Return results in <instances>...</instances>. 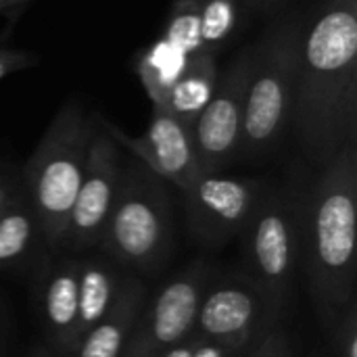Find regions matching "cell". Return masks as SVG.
Returning a JSON list of instances; mask_svg holds the SVG:
<instances>
[{
    "label": "cell",
    "instance_id": "cell-30",
    "mask_svg": "<svg viewBox=\"0 0 357 357\" xmlns=\"http://www.w3.org/2000/svg\"><path fill=\"white\" fill-rule=\"evenodd\" d=\"M15 4H19V0H0V10L8 8V6H15Z\"/></svg>",
    "mask_w": 357,
    "mask_h": 357
},
{
    "label": "cell",
    "instance_id": "cell-17",
    "mask_svg": "<svg viewBox=\"0 0 357 357\" xmlns=\"http://www.w3.org/2000/svg\"><path fill=\"white\" fill-rule=\"evenodd\" d=\"M38 243H44L40 220L23 190L0 213V270L21 264Z\"/></svg>",
    "mask_w": 357,
    "mask_h": 357
},
{
    "label": "cell",
    "instance_id": "cell-8",
    "mask_svg": "<svg viewBox=\"0 0 357 357\" xmlns=\"http://www.w3.org/2000/svg\"><path fill=\"white\" fill-rule=\"evenodd\" d=\"M268 182L257 178L201 172L180 190L188 232L207 249H220L238 238L255 211Z\"/></svg>",
    "mask_w": 357,
    "mask_h": 357
},
{
    "label": "cell",
    "instance_id": "cell-18",
    "mask_svg": "<svg viewBox=\"0 0 357 357\" xmlns=\"http://www.w3.org/2000/svg\"><path fill=\"white\" fill-rule=\"evenodd\" d=\"M188 54L176 48L165 36L153 42L138 61V77L153 105H161L172 84L180 77L188 63Z\"/></svg>",
    "mask_w": 357,
    "mask_h": 357
},
{
    "label": "cell",
    "instance_id": "cell-5",
    "mask_svg": "<svg viewBox=\"0 0 357 357\" xmlns=\"http://www.w3.org/2000/svg\"><path fill=\"white\" fill-rule=\"evenodd\" d=\"M96 251L130 274H155L169 261L174 251L169 184L134 157L121 167L117 195Z\"/></svg>",
    "mask_w": 357,
    "mask_h": 357
},
{
    "label": "cell",
    "instance_id": "cell-2",
    "mask_svg": "<svg viewBox=\"0 0 357 357\" xmlns=\"http://www.w3.org/2000/svg\"><path fill=\"white\" fill-rule=\"evenodd\" d=\"M356 241L357 140H351L303 192L299 272L326 335L357 297Z\"/></svg>",
    "mask_w": 357,
    "mask_h": 357
},
{
    "label": "cell",
    "instance_id": "cell-23",
    "mask_svg": "<svg viewBox=\"0 0 357 357\" xmlns=\"http://www.w3.org/2000/svg\"><path fill=\"white\" fill-rule=\"evenodd\" d=\"M38 65V56L31 52H23V50H0V79L21 71V69H29Z\"/></svg>",
    "mask_w": 357,
    "mask_h": 357
},
{
    "label": "cell",
    "instance_id": "cell-15",
    "mask_svg": "<svg viewBox=\"0 0 357 357\" xmlns=\"http://www.w3.org/2000/svg\"><path fill=\"white\" fill-rule=\"evenodd\" d=\"M130 276L111 257L96 253H79V274H77V328L75 337L98 324L119 299V293ZM75 341V343H77Z\"/></svg>",
    "mask_w": 357,
    "mask_h": 357
},
{
    "label": "cell",
    "instance_id": "cell-9",
    "mask_svg": "<svg viewBox=\"0 0 357 357\" xmlns=\"http://www.w3.org/2000/svg\"><path fill=\"white\" fill-rule=\"evenodd\" d=\"M251 67L253 46H247L236 54L226 71L218 75L209 102L190 128L201 172L218 174L241 159L243 115Z\"/></svg>",
    "mask_w": 357,
    "mask_h": 357
},
{
    "label": "cell",
    "instance_id": "cell-27",
    "mask_svg": "<svg viewBox=\"0 0 357 357\" xmlns=\"http://www.w3.org/2000/svg\"><path fill=\"white\" fill-rule=\"evenodd\" d=\"M192 349H195V335L180 341L178 345H174L169 351H165L161 357H192Z\"/></svg>",
    "mask_w": 357,
    "mask_h": 357
},
{
    "label": "cell",
    "instance_id": "cell-1",
    "mask_svg": "<svg viewBox=\"0 0 357 357\" xmlns=\"http://www.w3.org/2000/svg\"><path fill=\"white\" fill-rule=\"evenodd\" d=\"M291 128L318 169L357 140V0H318L303 19Z\"/></svg>",
    "mask_w": 357,
    "mask_h": 357
},
{
    "label": "cell",
    "instance_id": "cell-25",
    "mask_svg": "<svg viewBox=\"0 0 357 357\" xmlns=\"http://www.w3.org/2000/svg\"><path fill=\"white\" fill-rule=\"evenodd\" d=\"M245 351L215 343V341H207L201 337H195V349H192V357H243Z\"/></svg>",
    "mask_w": 357,
    "mask_h": 357
},
{
    "label": "cell",
    "instance_id": "cell-29",
    "mask_svg": "<svg viewBox=\"0 0 357 357\" xmlns=\"http://www.w3.org/2000/svg\"><path fill=\"white\" fill-rule=\"evenodd\" d=\"M29 357H56V356L52 354V349H50L48 345H42V347H36Z\"/></svg>",
    "mask_w": 357,
    "mask_h": 357
},
{
    "label": "cell",
    "instance_id": "cell-31",
    "mask_svg": "<svg viewBox=\"0 0 357 357\" xmlns=\"http://www.w3.org/2000/svg\"><path fill=\"white\" fill-rule=\"evenodd\" d=\"M21 2H25V0H19V4H21Z\"/></svg>",
    "mask_w": 357,
    "mask_h": 357
},
{
    "label": "cell",
    "instance_id": "cell-26",
    "mask_svg": "<svg viewBox=\"0 0 357 357\" xmlns=\"http://www.w3.org/2000/svg\"><path fill=\"white\" fill-rule=\"evenodd\" d=\"M25 190L23 180L13 174H0V213Z\"/></svg>",
    "mask_w": 357,
    "mask_h": 357
},
{
    "label": "cell",
    "instance_id": "cell-11",
    "mask_svg": "<svg viewBox=\"0 0 357 357\" xmlns=\"http://www.w3.org/2000/svg\"><path fill=\"white\" fill-rule=\"evenodd\" d=\"M268 328V310L255 287L241 272L215 270L199 301L192 335L247 351Z\"/></svg>",
    "mask_w": 357,
    "mask_h": 357
},
{
    "label": "cell",
    "instance_id": "cell-19",
    "mask_svg": "<svg viewBox=\"0 0 357 357\" xmlns=\"http://www.w3.org/2000/svg\"><path fill=\"white\" fill-rule=\"evenodd\" d=\"M199 19L203 50L218 54L238 25V0H199Z\"/></svg>",
    "mask_w": 357,
    "mask_h": 357
},
{
    "label": "cell",
    "instance_id": "cell-12",
    "mask_svg": "<svg viewBox=\"0 0 357 357\" xmlns=\"http://www.w3.org/2000/svg\"><path fill=\"white\" fill-rule=\"evenodd\" d=\"M96 121L119 146L169 186L182 190L201 174L190 128L163 107L153 105L151 123L142 136H130L100 115H96Z\"/></svg>",
    "mask_w": 357,
    "mask_h": 357
},
{
    "label": "cell",
    "instance_id": "cell-16",
    "mask_svg": "<svg viewBox=\"0 0 357 357\" xmlns=\"http://www.w3.org/2000/svg\"><path fill=\"white\" fill-rule=\"evenodd\" d=\"M218 59L213 52L199 50L195 52L180 77L172 84L161 105L167 113L180 119L186 128H192L195 119L201 115L205 105L209 102L215 82H218Z\"/></svg>",
    "mask_w": 357,
    "mask_h": 357
},
{
    "label": "cell",
    "instance_id": "cell-21",
    "mask_svg": "<svg viewBox=\"0 0 357 357\" xmlns=\"http://www.w3.org/2000/svg\"><path fill=\"white\" fill-rule=\"evenodd\" d=\"M328 339L333 357H357V297L337 318Z\"/></svg>",
    "mask_w": 357,
    "mask_h": 357
},
{
    "label": "cell",
    "instance_id": "cell-6",
    "mask_svg": "<svg viewBox=\"0 0 357 357\" xmlns=\"http://www.w3.org/2000/svg\"><path fill=\"white\" fill-rule=\"evenodd\" d=\"M303 17H278L253 44V67L243 115L241 159L272 155L293 119Z\"/></svg>",
    "mask_w": 357,
    "mask_h": 357
},
{
    "label": "cell",
    "instance_id": "cell-24",
    "mask_svg": "<svg viewBox=\"0 0 357 357\" xmlns=\"http://www.w3.org/2000/svg\"><path fill=\"white\" fill-rule=\"evenodd\" d=\"M291 0H241V10L247 17H274L287 8Z\"/></svg>",
    "mask_w": 357,
    "mask_h": 357
},
{
    "label": "cell",
    "instance_id": "cell-4",
    "mask_svg": "<svg viewBox=\"0 0 357 357\" xmlns=\"http://www.w3.org/2000/svg\"><path fill=\"white\" fill-rule=\"evenodd\" d=\"M96 128V117L88 115L75 98H69L56 111L23 167L21 180L40 220L44 243L56 251L65 238Z\"/></svg>",
    "mask_w": 357,
    "mask_h": 357
},
{
    "label": "cell",
    "instance_id": "cell-10",
    "mask_svg": "<svg viewBox=\"0 0 357 357\" xmlns=\"http://www.w3.org/2000/svg\"><path fill=\"white\" fill-rule=\"evenodd\" d=\"M121 167V146L98 126L88 149L86 169L67 220L61 249L75 255L96 249L117 195Z\"/></svg>",
    "mask_w": 357,
    "mask_h": 357
},
{
    "label": "cell",
    "instance_id": "cell-14",
    "mask_svg": "<svg viewBox=\"0 0 357 357\" xmlns=\"http://www.w3.org/2000/svg\"><path fill=\"white\" fill-rule=\"evenodd\" d=\"M146 299L149 289L138 274H130L113 310L79 337L69 357H121Z\"/></svg>",
    "mask_w": 357,
    "mask_h": 357
},
{
    "label": "cell",
    "instance_id": "cell-28",
    "mask_svg": "<svg viewBox=\"0 0 357 357\" xmlns=\"http://www.w3.org/2000/svg\"><path fill=\"white\" fill-rule=\"evenodd\" d=\"M8 335H10L8 314H6V307L0 303V357H2L4 349H6V345H8Z\"/></svg>",
    "mask_w": 357,
    "mask_h": 357
},
{
    "label": "cell",
    "instance_id": "cell-7",
    "mask_svg": "<svg viewBox=\"0 0 357 357\" xmlns=\"http://www.w3.org/2000/svg\"><path fill=\"white\" fill-rule=\"evenodd\" d=\"M215 268L197 259L149 295L121 357H161L195 331L199 301Z\"/></svg>",
    "mask_w": 357,
    "mask_h": 357
},
{
    "label": "cell",
    "instance_id": "cell-3",
    "mask_svg": "<svg viewBox=\"0 0 357 357\" xmlns=\"http://www.w3.org/2000/svg\"><path fill=\"white\" fill-rule=\"evenodd\" d=\"M301 186L268 184L247 226L243 245V276L255 287L268 310L270 326H284L295 297L301 264Z\"/></svg>",
    "mask_w": 357,
    "mask_h": 357
},
{
    "label": "cell",
    "instance_id": "cell-20",
    "mask_svg": "<svg viewBox=\"0 0 357 357\" xmlns=\"http://www.w3.org/2000/svg\"><path fill=\"white\" fill-rule=\"evenodd\" d=\"M165 38L192 56L195 52L203 50L201 46V19H199V0H176L167 27Z\"/></svg>",
    "mask_w": 357,
    "mask_h": 357
},
{
    "label": "cell",
    "instance_id": "cell-13",
    "mask_svg": "<svg viewBox=\"0 0 357 357\" xmlns=\"http://www.w3.org/2000/svg\"><path fill=\"white\" fill-rule=\"evenodd\" d=\"M77 274L79 255H52L38 270V301L48 347L56 357H69L77 328Z\"/></svg>",
    "mask_w": 357,
    "mask_h": 357
},
{
    "label": "cell",
    "instance_id": "cell-22",
    "mask_svg": "<svg viewBox=\"0 0 357 357\" xmlns=\"http://www.w3.org/2000/svg\"><path fill=\"white\" fill-rule=\"evenodd\" d=\"M243 357H297L289 326H272L264 331L243 354Z\"/></svg>",
    "mask_w": 357,
    "mask_h": 357
}]
</instances>
